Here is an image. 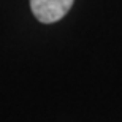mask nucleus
Listing matches in <instances>:
<instances>
[{
  "label": "nucleus",
  "mask_w": 122,
  "mask_h": 122,
  "mask_svg": "<svg viewBox=\"0 0 122 122\" xmlns=\"http://www.w3.org/2000/svg\"><path fill=\"white\" fill-rule=\"evenodd\" d=\"M75 0H30L32 13L40 22H57L70 11Z\"/></svg>",
  "instance_id": "f257e3e1"
}]
</instances>
